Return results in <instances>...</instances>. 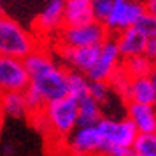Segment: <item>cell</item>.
<instances>
[{
    "label": "cell",
    "instance_id": "obj_13",
    "mask_svg": "<svg viewBox=\"0 0 156 156\" xmlns=\"http://www.w3.org/2000/svg\"><path fill=\"white\" fill-rule=\"evenodd\" d=\"M126 118L133 123L137 132H156V107L153 104L128 102Z\"/></svg>",
    "mask_w": 156,
    "mask_h": 156
},
{
    "label": "cell",
    "instance_id": "obj_17",
    "mask_svg": "<svg viewBox=\"0 0 156 156\" xmlns=\"http://www.w3.org/2000/svg\"><path fill=\"white\" fill-rule=\"evenodd\" d=\"M23 65H25V69L28 72L30 79H32V77H35V76H39V74H42V72L53 69V67H56L58 63L53 60V56H49L39 46L37 49H34L30 55H27V56L23 58Z\"/></svg>",
    "mask_w": 156,
    "mask_h": 156
},
{
    "label": "cell",
    "instance_id": "obj_6",
    "mask_svg": "<svg viewBox=\"0 0 156 156\" xmlns=\"http://www.w3.org/2000/svg\"><path fill=\"white\" fill-rule=\"evenodd\" d=\"M65 147L74 154H97L102 153L104 137L98 125H77L65 139Z\"/></svg>",
    "mask_w": 156,
    "mask_h": 156
},
{
    "label": "cell",
    "instance_id": "obj_12",
    "mask_svg": "<svg viewBox=\"0 0 156 156\" xmlns=\"http://www.w3.org/2000/svg\"><path fill=\"white\" fill-rule=\"evenodd\" d=\"M114 42L118 48L121 58H128V56H135V55H142L144 53V44L146 39L135 28V27H128L125 30H119L118 34H114Z\"/></svg>",
    "mask_w": 156,
    "mask_h": 156
},
{
    "label": "cell",
    "instance_id": "obj_18",
    "mask_svg": "<svg viewBox=\"0 0 156 156\" xmlns=\"http://www.w3.org/2000/svg\"><path fill=\"white\" fill-rule=\"evenodd\" d=\"M102 118V105L91 95H86L77 100V125H97Z\"/></svg>",
    "mask_w": 156,
    "mask_h": 156
},
{
    "label": "cell",
    "instance_id": "obj_25",
    "mask_svg": "<svg viewBox=\"0 0 156 156\" xmlns=\"http://www.w3.org/2000/svg\"><path fill=\"white\" fill-rule=\"evenodd\" d=\"M112 7V0H91V9L95 20L100 23H104V20L107 18V14L111 12Z\"/></svg>",
    "mask_w": 156,
    "mask_h": 156
},
{
    "label": "cell",
    "instance_id": "obj_26",
    "mask_svg": "<svg viewBox=\"0 0 156 156\" xmlns=\"http://www.w3.org/2000/svg\"><path fill=\"white\" fill-rule=\"evenodd\" d=\"M144 55H146L147 58H151V60L156 58V35L146 39V44H144Z\"/></svg>",
    "mask_w": 156,
    "mask_h": 156
},
{
    "label": "cell",
    "instance_id": "obj_28",
    "mask_svg": "<svg viewBox=\"0 0 156 156\" xmlns=\"http://www.w3.org/2000/svg\"><path fill=\"white\" fill-rule=\"evenodd\" d=\"M149 79H151V84H153V93H154V100H153V105L156 107V67L151 70L149 74Z\"/></svg>",
    "mask_w": 156,
    "mask_h": 156
},
{
    "label": "cell",
    "instance_id": "obj_9",
    "mask_svg": "<svg viewBox=\"0 0 156 156\" xmlns=\"http://www.w3.org/2000/svg\"><path fill=\"white\" fill-rule=\"evenodd\" d=\"M119 65H121V56L118 53V48H116L112 35H109L100 44L98 56L95 60L93 67L86 72V77L90 81H107Z\"/></svg>",
    "mask_w": 156,
    "mask_h": 156
},
{
    "label": "cell",
    "instance_id": "obj_7",
    "mask_svg": "<svg viewBox=\"0 0 156 156\" xmlns=\"http://www.w3.org/2000/svg\"><path fill=\"white\" fill-rule=\"evenodd\" d=\"M102 137H104V149L109 146H119V147H132L135 137H137V128L133 123L125 118V119H111V118H102L97 123Z\"/></svg>",
    "mask_w": 156,
    "mask_h": 156
},
{
    "label": "cell",
    "instance_id": "obj_15",
    "mask_svg": "<svg viewBox=\"0 0 156 156\" xmlns=\"http://www.w3.org/2000/svg\"><path fill=\"white\" fill-rule=\"evenodd\" d=\"M0 109L4 116L14 118V119H23L28 118V107L25 100L23 91H5L0 93Z\"/></svg>",
    "mask_w": 156,
    "mask_h": 156
},
{
    "label": "cell",
    "instance_id": "obj_19",
    "mask_svg": "<svg viewBox=\"0 0 156 156\" xmlns=\"http://www.w3.org/2000/svg\"><path fill=\"white\" fill-rule=\"evenodd\" d=\"M121 67L130 77H139V76H149L151 70L154 69V62L142 53L135 56L121 58Z\"/></svg>",
    "mask_w": 156,
    "mask_h": 156
},
{
    "label": "cell",
    "instance_id": "obj_8",
    "mask_svg": "<svg viewBox=\"0 0 156 156\" xmlns=\"http://www.w3.org/2000/svg\"><path fill=\"white\" fill-rule=\"evenodd\" d=\"M30 84V76L23 60L0 55V93L25 91Z\"/></svg>",
    "mask_w": 156,
    "mask_h": 156
},
{
    "label": "cell",
    "instance_id": "obj_27",
    "mask_svg": "<svg viewBox=\"0 0 156 156\" xmlns=\"http://www.w3.org/2000/svg\"><path fill=\"white\" fill-rule=\"evenodd\" d=\"M144 7L149 14L156 16V0H144Z\"/></svg>",
    "mask_w": 156,
    "mask_h": 156
},
{
    "label": "cell",
    "instance_id": "obj_21",
    "mask_svg": "<svg viewBox=\"0 0 156 156\" xmlns=\"http://www.w3.org/2000/svg\"><path fill=\"white\" fill-rule=\"evenodd\" d=\"M132 151L133 156H156V132H139Z\"/></svg>",
    "mask_w": 156,
    "mask_h": 156
},
{
    "label": "cell",
    "instance_id": "obj_20",
    "mask_svg": "<svg viewBox=\"0 0 156 156\" xmlns=\"http://www.w3.org/2000/svg\"><path fill=\"white\" fill-rule=\"evenodd\" d=\"M90 91V79L84 72H79L76 69H67V95L74 100L86 97Z\"/></svg>",
    "mask_w": 156,
    "mask_h": 156
},
{
    "label": "cell",
    "instance_id": "obj_24",
    "mask_svg": "<svg viewBox=\"0 0 156 156\" xmlns=\"http://www.w3.org/2000/svg\"><path fill=\"white\" fill-rule=\"evenodd\" d=\"M135 28L140 32L144 37H153L156 35V16L149 14L147 11H144L140 14V18L135 21Z\"/></svg>",
    "mask_w": 156,
    "mask_h": 156
},
{
    "label": "cell",
    "instance_id": "obj_23",
    "mask_svg": "<svg viewBox=\"0 0 156 156\" xmlns=\"http://www.w3.org/2000/svg\"><path fill=\"white\" fill-rule=\"evenodd\" d=\"M88 95H91L93 98L104 107L111 102L112 90H111V86H109L107 81H90V91H88Z\"/></svg>",
    "mask_w": 156,
    "mask_h": 156
},
{
    "label": "cell",
    "instance_id": "obj_5",
    "mask_svg": "<svg viewBox=\"0 0 156 156\" xmlns=\"http://www.w3.org/2000/svg\"><path fill=\"white\" fill-rule=\"evenodd\" d=\"M28 86L42 97L46 104L51 100L62 98L67 95V69L62 65H56L49 70L32 77Z\"/></svg>",
    "mask_w": 156,
    "mask_h": 156
},
{
    "label": "cell",
    "instance_id": "obj_34",
    "mask_svg": "<svg viewBox=\"0 0 156 156\" xmlns=\"http://www.w3.org/2000/svg\"><path fill=\"white\" fill-rule=\"evenodd\" d=\"M0 12H2V9H0Z\"/></svg>",
    "mask_w": 156,
    "mask_h": 156
},
{
    "label": "cell",
    "instance_id": "obj_32",
    "mask_svg": "<svg viewBox=\"0 0 156 156\" xmlns=\"http://www.w3.org/2000/svg\"><path fill=\"white\" fill-rule=\"evenodd\" d=\"M0 9H2V0H0Z\"/></svg>",
    "mask_w": 156,
    "mask_h": 156
},
{
    "label": "cell",
    "instance_id": "obj_1",
    "mask_svg": "<svg viewBox=\"0 0 156 156\" xmlns=\"http://www.w3.org/2000/svg\"><path fill=\"white\" fill-rule=\"evenodd\" d=\"M37 48H39V39L30 30L23 28L12 18L0 12V55L2 56L23 60Z\"/></svg>",
    "mask_w": 156,
    "mask_h": 156
},
{
    "label": "cell",
    "instance_id": "obj_29",
    "mask_svg": "<svg viewBox=\"0 0 156 156\" xmlns=\"http://www.w3.org/2000/svg\"><path fill=\"white\" fill-rule=\"evenodd\" d=\"M16 153V146L14 144H4L2 146V154H14Z\"/></svg>",
    "mask_w": 156,
    "mask_h": 156
},
{
    "label": "cell",
    "instance_id": "obj_14",
    "mask_svg": "<svg viewBox=\"0 0 156 156\" xmlns=\"http://www.w3.org/2000/svg\"><path fill=\"white\" fill-rule=\"evenodd\" d=\"M95 21L91 0H63V27H79Z\"/></svg>",
    "mask_w": 156,
    "mask_h": 156
},
{
    "label": "cell",
    "instance_id": "obj_16",
    "mask_svg": "<svg viewBox=\"0 0 156 156\" xmlns=\"http://www.w3.org/2000/svg\"><path fill=\"white\" fill-rule=\"evenodd\" d=\"M154 93L149 76H139V77L130 79L128 86L126 102H137V104H153Z\"/></svg>",
    "mask_w": 156,
    "mask_h": 156
},
{
    "label": "cell",
    "instance_id": "obj_10",
    "mask_svg": "<svg viewBox=\"0 0 156 156\" xmlns=\"http://www.w3.org/2000/svg\"><path fill=\"white\" fill-rule=\"evenodd\" d=\"M56 53L70 69L86 74L98 56L100 44L98 46H65L56 42Z\"/></svg>",
    "mask_w": 156,
    "mask_h": 156
},
{
    "label": "cell",
    "instance_id": "obj_22",
    "mask_svg": "<svg viewBox=\"0 0 156 156\" xmlns=\"http://www.w3.org/2000/svg\"><path fill=\"white\" fill-rule=\"evenodd\" d=\"M130 79H132V77H130L125 70H123V67L119 65V67L112 72V76L107 79V83H109V86H111L112 93H116V95H118V97H121L123 100H126Z\"/></svg>",
    "mask_w": 156,
    "mask_h": 156
},
{
    "label": "cell",
    "instance_id": "obj_33",
    "mask_svg": "<svg viewBox=\"0 0 156 156\" xmlns=\"http://www.w3.org/2000/svg\"><path fill=\"white\" fill-rule=\"evenodd\" d=\"M44 2H48V0H44Z\"/></svg>",
    "mask_w": 156,
    "mask_h": 156
},
{
    "label": "cell",
    "instance_id": "obj_3",
    "mask_svg": "<svg viewBox=\"0 0 156 156\" xmlns=\"http://www.w3.org/2000/svg\"><path fill=\"white\" fill-rule=\"evenodd\" d=\"M58 44L65 46H98L109 37L104 23L90 21L79 27H63L56 34Z\"/></svg>",
    "mask_w": 156,
    "mask_h": 156
},
{
    "label": "cell",
    "instance_id": "obj_31",
    "mask_svg": "<svg viewBox=\"0 0 156 156\" xmlns=\"http://www.w3.org/2000/svg\"><path fill=\"white\" fill-rule=\"evenodd\" d=\"M153 62H154V67H156V58H154V60H153Z\"/></svg>",
    "mask_w": 156,
    "mask_h": 156
},
{
    "label": "cell",
    "instance_id": "obj_30",
    "mask_svg": "<svg viewBox=\"0 0 156 156\" xmlns=\"http://www.w3.org/2000/svg\"><path fill=\"white\" fill-rule=\"evenodd\" d=\"M4 112H2V109H0V133H2V128H4Z\"/></svg>",
    "mask_w": 156,
    "mask_h": 156
},
{
    "label": "cell",
    "instance_id": "obj_11",
    "mask_svg": "<svg viewBox=\"0 0 156 156\" xmlns=\"http://www.w3.org/2000/svg\"><path fill=\"white\" fill-rule=\"evenodd\" d=\"M41 35H56L63 28V0H48V5L34 21Z\"/></svg>",
    "mask_w": 156,
    "mask_h": 156
},
{
    "label": "cell",
    "instance_id": "obj_4",
    "mask_svg": "<svg viewBox=\"0 0 156 156\" xmlns=\"http://www.w3.org/2000/svg\"><path fill=\"white\" fill-rule=\"evenodd\" d=\"M144 11L146 7L140 0H112V7L104 20V27L109 32V35H114L119 30L133 27Z\"/></svg>",
    "mask_w": 156,
    "mask_h": 156
},
{
    "label": "cell",
    "instance_id": "obj_2",
    "mask_svg": "<svg viewBox=\"0 0 156 156\" xmlns=\"http://www.w3.org/2000/svg\"><path fill=\"white\" fill-rule=\"evenodd\" d=\"M51 128V139L63 140L77 126V100L65 95L62 98L51 100L42 109Z\"/></svg>",
    "mask_w": 156,
    "mask_h": 156
}]
</instances>
